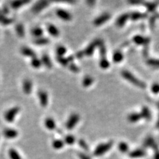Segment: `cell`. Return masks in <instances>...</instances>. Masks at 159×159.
Returning a JSON list of instances; mask_svg holds the SVG:
<instances>
[{
  "label": "cell",
  "instance_id": "1",
  "mask_svg": "<svg viewBox=\"0 0 159 159\" xmlns=\"http://www.w3.org/2000/svg\"><path fill=\"white\" fill-rule=\"evenodd\" d=\"M20 110H21V108L17 106H13L11 108H9L8 110H6L4 114H3V118H4V119L7 122L9 123H11L15 121V118L17 116Z\"/></svg>",
  "mask_w": 159,
  "mask_h": 159
},
{
  "label": "cell",
  "instance_id": "2",
  "mask_svg": "<svg viewBox=\"0 0 159 159\" xmlns=\"http://www.w3.org/2000/svg\"><path fill=\"white\" fill-rule=\"evenodd\" d=\"M121 75L123 76L125 79H126L128 80L129 82H130L131 83L133 84L135 86H136L137 87H139L141 88H144L145 87V84L144 82H141V80L137 79L136 77L134 76L133 74L131 72H129L127 70H123L122 72H121Z\"/></svg>",
  "mask_w": 159,
  "mask_h": 159
},
{
  "label": "cell",
  "instance_id": "3",
  "mask_svg": "<svg viewBox=\"0 0 159 159\" xmlns=\"http://www.w3.org/2000/svg\"><path fill=\"white\" fill-rule=\"evenodd\" d=\"M113 146V142H108L107 143H103L98 145L96 150L94 152V154L96 157L101 156L104 154L107 151L110 150V148Z\"/></svg>",
  "mask_w": 159,
  "mask_h": 159
},
{
  "label": "cell",
  "instance_id": "4",
  "mask_svg": "<svg viewBox=\"0 0 159 159\" xmlns=\"http://www.w3.org/2000/svg\"><path fill=\"white\" fill-rule=\"evenodd\" d=\"M33 84L31 79L25 78L23 81L22 83V90L23 92L26 95H29L33 92Z\"/></svg>",
  "mask_w": 159,
  "mask_h": 159
},
{
  "label": "cell",
  "instance_id": "5",
  "mask_svg": "<svg viewBox=\"0 0 159 159\" xmlns=\"http://www.w3.org/2000/svg\"><path fill=\"white\" fill-rule=\"evenodd\" d=\"M3 135L6 138L8 139H13L17 137L19 135V132L17 130H16L15 129L13 128H5L4 130L3 131Z\"/></svg>",
  "mask_w": 159,
  "mask_h": 159
},
{
  "label": "cell",
  "instance_id": "6",
  "mask_svg": "<svg viewBox=\"0 0 159 159\" xmlns=\"http://www.w3.org/2000/svg\"><path fill=\"white\" fill-rule=\"evenodd\" d=\"M38 97L40 106L43 107H46L49 103V95L46 91L43 90L39 91Z\"/></svg>",
  "mask_w": 159,
  "mask_h": 159
},
{
  "label": "cell",
  "instance_id": "7",
  "mask_svg": "<svg viewBox=\"0 0 159 159\" xmlns=\"http://www.w3.org/2000/svg\"><path fill=\"white\" fill-rule=\"evenodd\" d=\"M49 2L47 1H39L37 2L35 5L33 6L32 11L35 13H39L41 12L43 9H45L49 5Z\"/></svg>",
  "mask_w": 159,
  "mask_h": 159
},
{
  "label": "cell",
  "instance_id": "8",
  "mask_svg": "<svg viewBox=\"0 0 159 159\" xmlns=\"http://www.w3.org/2000/svg\"><path fill=\"white\" fill-rule=\"evenodd\" d=\"M20 52H21L23 56L25 57H29V58H31V59L37 56L36 53L34 51V50L27 46H21V49H20Z\"/></svg>",
  "mask_w": 159,
  "mask_h": 159
},
{
  "label": "cell",
  "instance_id": "9",
  "mask_svg": "<svg viewBox=\"0 0 159 159\" xmlns=\"http://www.w3.org/2000/svg\"><path fill=\"white\" fill-rule=\"evenodd\" d=\"M79 119L80 117L78 116V115L72 114V116L70 117L66 123V128L68 129H72L75 127L76 125L78 123V122Z\"/></svg>",
  "mask_w": 159,
  "mask_h": 159
},
{
  "label": "cell",
  "instance_id": "10",
  "mask_svg": "<svg viewBox=\"0 0 159 159\" xmlns=\"http://www.w3.org/2000/svg\"><path fill=\"white\" fill-rule=\"evenodd\" d=\"M56 14L59 18L64 20V21H70V20L72 19V15H70V13L64 9H57L56 11Z\"/></svg>",
  "mask_w": 159,
  "mask_h": 159
},
{
  "label": "cell",
  "instance_id": "11",
  "mask_svg": "<svg viewBox=\"0 0 159 159\" xmlns=\"http://www.w3.org/2000/svg\"><path fill=\"white\" fill-rule=\"evenodd\" d=\"M100 43H101V41L99 40H95V41H94L92 44H90V45L87 47L86 49L83 52L84 55H86V56L92 55L94 52V49H95L96 48V46L99 45Z\"/></svg>",
  "mask_w": 159,
  "mask_h": 159
},
{
  "label": "cell",
  "instance_id": "12",
  "mask_svg": "<svg viewBox=\"0 0 159 159\" xmlns=\"http://www.w3.org/2000/svg\"><path fill=\"white\" fill-rule=\"evenodd\" d=\"M144 146L145 147H152L153 148V149L155 151V152L159 151L158 147L157 144L155 143L154 140L152 137H148L146 140L144 142Z\"/></svg>",
  "mask_w": 159,
  "mask_h": 159
},
{
  "label": "cell",
  "instance_id": "13",
  "mask_svg": "<svg viewBox=\"0 0 159 159\" xmlns=\"http://www.w3.org/2000/svg\"><path fill=\"white\" fill-rule=\"evenodd\" d=\"M110 18V15L109 13H104V14L100 15V17L95 19L94 21V24L97 26L102 25L105 22H106L108 19Z\"/></svg>",
  "mask_w": 159,
  "mask_h": 159
},
{
  "label": "cell",
  "instance_id": "14",
  "mask_svg": "<svg viewBox=\"0 0 159 159\" xmlns=\"http://www.w3.org/2000/svg\"><path fill=\"white\" fill-rule=\"evenodd\" d=\"M29 2V1H25V0H21V1H13L10 3V7H11L13 9L17 10L22 8L23 6L25 5L26 4H27Z\"/></svg>",
  "mask_w": 159,
  "mask_h": 159
},
{
  "label": "cell",
  "instance_id": "15",
  "mask_svg": "<svg viewBox=\"0 0 159 159\" xmlns=\"http://www.w3.org/2000/svg\"><path fill=\"white\" fill-rule=\"evenodd\" d=\"M13 19L8 17L6 15L0 11V23L3 25H9L13 23Z\"/></svg>",
  "mask_w": 159,
  "mask_h": 159
},
{
  "label": "cell",
  "instance_id": "16",
  "mask_svg": "<svg viewBox=\"0 0 159 159\" xmlns=\"http://www.w3.org/2000/svg\"><path fill=\"white\" fill-rule=\"evenodd\" d=\"M15 31L17 35L20 38H23L25 35V27L23 25V23H19L15 25Z\"/></svg>",
  "mask_w": 159,
  "mask_h": 159
},
{
  "label": "cell",
  "instance_id": "17",
  "mask_svg": "<svg viewBox=\"0 0 159 159\" xmlns=\"http://www.w3.org/2000/svg\"><path fill=\"white\" fill-rule=\"evenodd\" d=\"M31 33L34 37H35V39H37L43 37L44 31L43 29L40 27H35L31 29Z\"/></svg>",
  "mask_w": 159,
  "mask_h": 159
},
{
  "label": "cell",
  "instance_id": "18",
  "mask_svg": "<svg viewBox=\"0 0 159 159\" xmlns=\"http://www.w3.org/2000/svg\"><path fill=\"white\" fill-rule=\"evenodd\" d=\"M47 31L52 37H58L60 34L59 29L54 25H49L47 26Z\"/></svg>",
  "mask_w": 159,
  "mask_h": 159
},
{
  "label": "cell",
  "instance_id": "19",
  "mask_svg": "<svg viewBox=\"0 0 159 159\" xmlns=\"http://www.w3.org/2000/svg\"><path fill=\"white\" fill-rule=\"evenodd\" d=\"M45 126L49 130H54L56 128V123L51 117H47L45 121Z\"/></svg>",
  "mask_w": 159,
  "mask_h": 159
},
{
  "label": "cell",
  "instance_id": "20",
  "mask_svg": "<svg viewBox=\"0 0 159 159\" xmlns=\"http://www.w3.org/2000/svg\"><path fill=\"white\" fill-rule=\"evenodd\" d=\"M41 61H42V63L44 66H45V67H46L47 68H49L50 69L52 66V62L51 60H50L49 56L46 55V54H45V55H43L41 57Z\"/></svg>",
  "mask_w": 159,
  "mask_h": 159
},
{
  "label": "cell",
  "instance_id": "21",
  "mask_svg": "<svg viewBox=\"0 0 159 159\" xmlns=\"http://www.w3.org/2000/svg\"><path fill=\"white\" fill-rule=\"evenodd\" d=\"M133 40L134 43L137 44V45H145V44L148 43L149 42V39L148 38H145V37L139 35L135 36Z\"/></svg>",
  "mask_w": 159,
  "mask_h": 159
},
{
  "label": "cell",
  "instance_id": "22",
  "mask_svg": "<svg viewBox=\"0 0 159 159\" xmlns=\"http://www.w3.org/2000/svg\"><path fill=\"white\" fill-rule=\"evenodd\" d=\"M145 151L142 149H137L129 153V157L131 158H139L145 156Z\"/></svg>",
  "mask_w": 159,
  "mask_h": 159
},
{
  "label": "cell",
  "instance_id": "23",
  "mask_svg": "<svg viewBox=\"0 0 159 159\" xmlns=\"http://www.w3.org/2000/svg\"><path fill=\"white\" fill-rule=\"evenodd\" d=\"M34 43L35 44L37 45H39V46H42V45H45L49 44L50 40L48 38H46V37H39V38H37L35 40H34Z\"/></svg>",
  "mask_w": 159,
  "mask_h": 159
},
{
  "label": "cell",
  "instance_id": "24",
  "mask_svg": "<svg viewBox=\"0 0 159 159\" xmlns=\"http://www.w3.org/2000/svg\"><path fill=\"white\" fill-rule=\"evenodd\" d=\"M129 15L127 14H124L121 15L119 18L117 19V21H116V24L118 27H122L125 25V23H126L127 21V19L129 17Z\"/></svg>",
  "mask_w": 159,
  "mask_h": 159
},
{
  "label": "cell",
  "instance_id": "25",
  "mask_svg": "<svg viewBox=\"0 0 159 159\" xmlns=\"http://www.w3.org/2000/svg\"><path fill=\"white\" fill-rule=\"evenodd\" d=\"M31 65L34 68H39L43 65L41 59H40L37 57H34L31 59Z\"/></svg>",
  "mask_w": 159,
  "mask_h": 159
},
{
  "label": "cell",
  "instance_id": "26",
  "mask_svg": "<svg viewBox=\"0 0 159 159\" xmlns=\"http://www.w3.org/2000/svg\"><path fill=\"white\" fill-rule=\"evenodd\" d=\"M9 157L10 159H22L21 157L20 156L19 153L14 148H11L8 152Z\"/></svg>",
  "mask_w": 159,
  "mask_h": 159
},
{
  "label": "cell",
  "instance_id": "27",
  "mask_svg": "<svg viewBox=\"0 0 159 159\" xmlns=\"http://www.w3.org/2000/svg\"><path fill=\"white\" fill-rule=\"evenodd\" d=\"M142 117L141 115L139 113H131L129 116L128 119L131 123H135L138 121V120L141 119V118Z\"/></svg>",
  "mask_w": 159,
  "mask_h": 159
},
{
  "label": "cell",
  "instance_id": "28",
  "mask_svg": "<svg viewBox=\"0 0 159 159\" xmlns=\"http://www.w3.org/2000/svg\"><path fill=\"white\" fill-rule=\"evenodd\" d=\"M141 115L142 117H144L145 119H146L147 120L150 119L151 117L150 111L147 107H143V109H142V113Z\"/></svg>",
  "mask_w": 159,
  "mask_h": 159
},
{
  "label": "cell",
  "instance_id": "29",
  "mask_svg": "<svg viewBox=\"0 0 159 159\" xmlns=\"http://www.w3.org/2000/svg\"><path fill=\"white\" fill-rule=\"evenodd\" d=\"M123 59V54L121 53L119 51H117L114 53L113 56V61L115 62H120L121 61H122Z\"/></svg>",
  "mask_w": 159,
  "mask_h": 159
},
{
  "label": "cell",
  "instance_id": "30",
  "mask_svg": "<svg viewBox=\"0 0 159 159\" xmlns=\"http://www.w3.org/2000/svg\"><path fill=\"white\" fill-rule=\"evenodd\" d=\"M64 142L60 139H56L52 142V147L55 149H60L64 147Z\"/></svg>",
  "mask_w": 159,
  "mask_h": 159
},
{
  "label": "cell",
  "instance_id": "31",
  "mask_svg": "<svg viewBox=\"0 0 159 159\" xmlns=\"http://www.w3.org/2000/svg\"><path fill=\"white\" fill-rule=\"evenodd\" d=\"M119 150L121 153H127L129 150L128 145L126 143H125V142H121L119 145Z\"/></svg>",
  "mask_w": 159,
  "mask_h": 159
},
{
  "label": "cell",
  "instance_id": "32",
  "mask_svg": "<svg viewBox=\"0 0 159 159\" xmlns=\"http://www.w3.org/2000/svg\"><path fill=\"white\" fill-rule=\"evenodd\" d=\"M146 16H147L146 15L143 14V13L135 12V13H132V14L131 15V17L132 19H133V20H137V19H142V18H144Z\"/></svg>",
  "mask_w": 159,
  "mask_h": 159
},
{
  "label": "cell",
  "instance_id": "33",
  "mask_svg": "<svg viewBox=\"0 0 159 159\" xmlns=\"http://www.w3.org/2000/svg\"><path fill=\"white\" fill-rule=\"evenodd\" d=\"M94 82V80L92 77L90 76H86L84 78V79L83 80V86L85 87L90 86L91 84H92Z\"/></svg>",
  "mask_w": 159,
  "mask_h": 159
},
{
  "label": "cell",
  "instance_id": "34",
  "mask_svg": "<svg viewBox=\"0 0 159 159\" xmlns=\"http://www.w3.org/2000/svg\"><path fill=\"white\" fill-rule=\"evenodd\" d=\"M66 52V49L63 46H59L56 49V54L58 56H63Z\"/></svg>",
  "mask_w": 159,
  "mask_h": 159
},
{
  "label": "cell",
  "instance_id": "35",
  "mask_svg": "<svg viewBox=\"0 0 159 159\" xmlns=\"http://www.w3.org/2000/svg\"><path fill=\"white\" fill-rule=\"evenodd\" d=\"M100 66L103 69H106L108 67L110 66V62H108V60H107V59L105 58H101V60H100Z\"/></svg>",
  "mask_w": 159,
  "mask_h": 159
},
{
  "label": "cell",
  "instance_id": "36",
  "mask_svg": "<svg viewBox=\"0 0 159 159\" xmlns=\"http://www.w3.org/2000/svg\"><path fill=\"white\" fill-rule=\"evenodd\" d=\"M75 142V137L72 135H67L65 137V143L67 145H73Z\"/></svg>",
  "mask_w": 159,
  "mask_h": 159
},
{
  "label": "cell",
  "instance_id": "37",
  "mask_svg": "<svg viewBox=\"0 0 159 159\" xmlns=\"http://www.w3.org/2000/svg\"><path fill=\"white\" fill-rule=\"evenodd\" d=\"M57 60H58V61L63 66H66L69 62L68 59L63 58V56H58L57 57Z\"/></svg>",
  "mask_w": 159,
  "mask_h": 159
},
{
  "label": "cell",
  "instance_id": "38",
  "mask_svg": "<svg viewBox=\"0 0 159 159\" xmlns=\"http://www.w3.org/2000/svg\"><path fill=\"white\" fill-rule=\"evenodd\" d=\"M78 143L80 146L82 147L84 150H85L86 151H87L89 150V147H88V145H87V143H86V141L83 140V139H80L78 141Z\"/></svg>",
  "mask_w": 159,
  "mask_h": 159
},
{
  "label": "cell",
  "instance_id": "39",
  "mask_svg": "<svg viewBox=\"0 0 159 159\" xmlns=\"http://www.w3.org/2000/svg\"><path fill=\"white\" fill-rule=\"evenodd\" d=\"M148 64L155 67H159V60L156 59H150L148 60Z\"/></svg>",
  "mask_w": 159,
  "mask_h": 159
},
{
  "label": "cell",
  "instance_id": "40",
  "mask_svg": "<svg viewBox=\"0 0 159 159\" xmlns=\"http://www.w3.org/2000/svg\"><path fill=\"white\" fill-rule=\"evenodd\" d=\"M151 90L154 94L159 93V84H154L151 87Z\"/></svg>",
  "mask_w": 159,
  "mask_h": 159
},
{
  "label": "cell",
  "instance_id": "41",
  "mask_svg": "<svg viewBox=\"0 0 159 159\" xmlns=\"http://www.w3.org/2000/svg\"><path fill=\"white\" fill-rule=\"evenodd\" d=\"M157 3H148L146 6L147 7L148 9H149V10H151V11H152V10H154V9L157 8Z\"/></svg>",
  "mask_w": 159,
  "mask_h": 159
},
{
  "label": "cell",
  "instance_id": "42",
  "mask_svg": "<svg viewBox=\"0 0 159 159\" xmlns=\"http://www.w3.org/2000/svg\"><path fill=\"white\" fill-rule=\"evenodd\" d=\"M78 157L80 159H91L88 156H87L86 154H84L82 153H80L78 154Z\"/></svg>",
  "mask_w": 159,
  "mask_h": 159
},
{
  "label": "cell",
  "instance_id": "43",
  "mask_svg": "<svg viewBox=\"0 0 159 159\" xmlns=\"http://www.w3.org/2000/svg\"><path fill=\"white\" fill-rule=\"evenodd\" d=\"M70 69L71 70H72L73 72H78V71L79 70L78 68V67L74 65V64H70Z\"/></svg>",
  "mask_w": 159,
  "mask_h": 159
},
{
  "label": "cell",
  "instance_id": "44",
  "mask_svg": "<svg viewBox=\"0 0 159 159\" xmlns=\"http://www.w3.org/2000/svg\"><path fill=\"white\" fill-rule=\"evenodd\" d=\"M154 159H159V151L155 152L154 155Z\"/></svg>",
  "mask_w": 159,
  "mask_h": 159
},
{
  "label": "cell",
  "instance_id": "45",
  "mask_svg": "<svg viewBox=\"0 0 159 159\" xmlns=\"http://www.w3.org/2000/svg\"><path fill=\"white\" fill-rule=\"evenodd\" d=\"M157 126H158V127H159V119H158V123H157Z\"/></svg>",
  "mask_w": 159,
  "mask_h": 159
}]
</instances>
